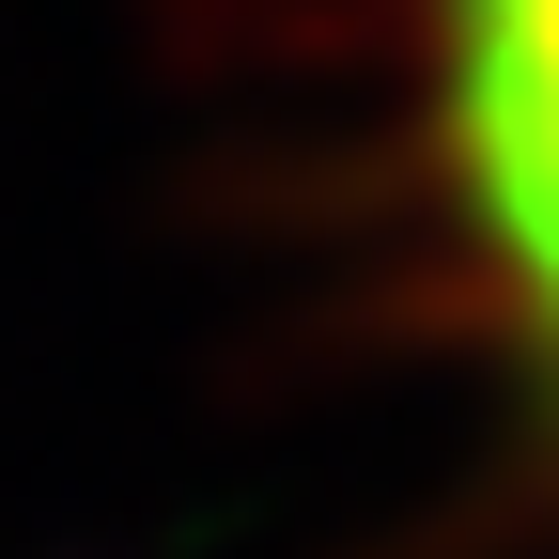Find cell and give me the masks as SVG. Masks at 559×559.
Masks as SVG:
<instances>
[{"label":"cell","instance_id":"obj_1","mask_svg":"<svg viewBox=\"0 0 559 559\" xmlns=\"http://www.w3.org/2000/svg\"><path fill=\"white\" fill-rule=\"evenodd\" d=\"M419 140L528 389L559 404V0H404Z\"/></svg>","mask_w":559,"mask_h":559}]
</instances>
